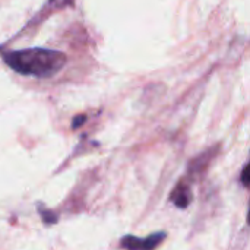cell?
Returning a JSON list of instances; mask_svg holds the SVG:
<instances>
[{
	"mask_svg": "<svg viewBox=\"0 0 250 250\" xmlns=\"http://www.w3.org/2000/svg\"><path fill=\"white\" fill-rule=\"evenodd\" d=\"M1 57L4 63L16 73L41 79L57 75L67 63V56L64 53L40 47L6 51Z\"/></svg>",
	"mask_w": 250,
	"mask_h": 250,
	"instance_id": "6da1fadb",
	"label": "cell"
},
{
	"mask_svg": "<svg viewBox=\"0 0 250 250\" xmlns=\"http://www.w3.org/2000/svg\"><path fill=\"white\" fill-rule=\"evenodd\" d=\"M166 239V233H155L146 239H138L133 236H126L122 239L120 246L125 249H155Z\"/></svg>",
	"mask_w": 250,
	"mask_h": 250,
	"instance_id": "7a4b0ae2",
	"label": "cell"
},
{
	"mask_svg": "<svg viewBox=\"0 0 250 250\" xmlns=\"http://www.w3.org/2000/svg\"><path fill=\"white\" fill-rule=\"evenodd\" d=\"M171 201L174 202V205L177 208H188V205L192 201V195H190V189L188 185L185 183H179L177 188L173 190L171 195Z\"/></svg>",
	"mask_w": 250,
	"mask_h": 250,
	"instance_id": "3957f363",
	"label": "cell"
},
{
	"mask_svg": "<svg viewBox=\"0 0 250 250\" xmlns=\"http://www.w3.org/2000/svg\"><path fill=\"white\" fill-rule=\"evenodd\" d=\"M242 183L245 186H250V164H248L242 173Z\"/></svg>",
	"mask_w": 250,
	"mask_h": 250,
	"instance_id": "277c9868",
	"label": "cell"
},
{
	"mask_svg": "<svg viewBox=\"0 0 250 250\" xmlns=\"http://www.w3.org/2000/svg\"><path fill=\"white\" fill-rule=\"evenodd\" d=\"M83 120H85V116H78V117H75V120H73V125H72V127L73 129H76L79 125H82L83 123Z\"/></svg>",
	"mask_w": 250,
	"mask_h": 250,
	"instance_id": "5b68a950",
	"label": "cell"
},
{
	"mask_svg": "<svg viewBox=\"0 0 250 250\" xmlns=\"http://www.w3.org/2000/svg\"><path fill=\"white\" fill-rule=\"evenodd\" d=\"M248 223L250 224V208H249V212H248Z\"/></svg>",
	"mask_w": 250,
	"mask_h": 250,
	"instance_id": "8992f818",
	"label": "cell"
}]
</instances>
